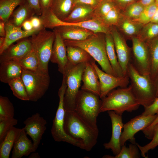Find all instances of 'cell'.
<instances>
[{
	"instance_id": "obj_4",
	"label": "cell",
	"mask_w": 158,
	"mask_h": 158,
	"mask_svg": "<svg viewBox=\"0 0 158 158\" xmlns=\"http://www.w3.org/2000/svg\"><path fill=\"white\" fill-rule=\"evenodd\" d=\"M132 91L141 105L144 108L150 105L157 98L154 82L150 75L140 74L130 63L127 72Z\"/></svg>"
},
{
	"instance_id": "obj_23",
	"label": "cell",
	"mask_w": 158,
	"mask_h": 158,
	"mask_svg": "<svg viewBox=\"0 0 158 158\" xmlns=\"http://www.w3.org/2000/svg\"><path fill=\"white\" fill-rule=\"evenodd\" d=\"M24 128L20 132L13 145L11 158H21L35 152L33 143L27 137Z\"/></svg>"
},
{
	"instance_id": "obj_42",
	"label": "cell",
	"mask_w": 158,
	"mask_h": 158,
	"mask_svg": "<svg viewBox=\"0 0 158 158\" xmlns=\"http://www.w3.org/2000/svg\"><path fill=\"white\" fill-rule=\"evenodd\" d=\"M152 140L149 143L144 146H141L136 143L140 150L141 155L143 157H145V154L150 150L154 149L158 146V125L156 127L152 139Z\"/></svg>"
},
{
	"instance_id": "obj_49",
	"label": "cell",
	"mask_w": 158,
	"mask_h": 158,
	"mask_svg": "<svg viewBox=\"0 0 158 158\" xmlns=\"http://www.w3.org/2000/svg\"><path fill=\"white\" fill-rule=\"evenodd\" d=\"M53 0H40L42 13L50 8Z\"/></svg>"
},
{
	"instance_id": "obj_15",
	"label": "cell",
	"mask_w": 158,
	"mask_h": 158,
	"mask_svg": "<svg viewBox=\"0 0 158 158\" xmlns=\"http://www.w3.org/2000/svg\"><path fill=\"white\" fill-rule=\"evenodd\" d=\"M23 123L25 125L24 129L26 134L32 138L36 151L46 129L47 121L37 113L27 118Z\"/></svg>"
},
{
	"instance_id": "obj_2",
	"label": "cell",
	"mask_w": 158,
	"mask_h": 158,
	"mask_svg": "<svg viewBox=\"0 0 158 158\" xmlns=\"http://www.w3.org/2000/svg\"><path fill=\"white\" fill-rule=\"evenodd\" d=\"M105 34L102 32L94 33L87 39L81 41L63 40L66 46L78 47L85 50L97 62L102 71L109 74L116 76L107 56Z\"/></svg>"
},
{
	"instance_id": "obj_51",
	"label": "cell",
	"mask_w": 158,
	"mask_h": 158,
	"mask_svg": "<svg viewBox=\"0 0 158 158\" xmlns=\"http://www.w3.org/2000/svg\"><path fill=\"white\" fill-rule=\"evenodd\" d=\"M138 2L145 7L155 3V0H139Z\"/></svg>"
},
{
	"instance_id": "obj_46",
	"label": "cell",
	"mask_w": 158,
	"mask_h": 158,
	"mask_svg": "<svg viewBox=\"0 0 158 158\" xmlns=\"http://www.w3.org/2000/svg\"><path fill=\"white\" fill-rule=\"evenodd\" d=\"M26 0L30 6L34 10L36 15L39 16L42 14L40 0Z\"/></svg>"
},
{
	"instance_id": "obj_19",
	"label": "cell",
	"mask_w": 158,
	"mask_h": 158,
	"mask_svg": "<svg viewBox=\"0 0 158 158\" xmlns=\"http://www.w3.org/2000/svg\"><path fill=\"white\" fill-rule=\"evenodd\" d=\"M5 41L3 47L0 49V54L15 42L30 36L41 29L34 28L30 31L22 30L21 28L15 26L9 19L5 23Z\"/></svg>"
},
{
	"instance_id": "obj_8",
	"label": "cell",
	"mask_w": 158,
	"mask_h": 158,
	"mask_svg": "<svg viewBox=\"0 0 158 158\" xmlns=\"http://www.w3.org/2000/svg\"><path fill=\"white\" fill-rule=\"evenodd\" d=\"M21 77L29 101H37L44 95L48 88L50 81L49 73L38 70L34 71L23 69Z\"/></svg>"
},
{
	"instance_id": "obj_11",
	"label": "cell",
	"mask_w": 158,
	"mask_h": 158,
	"mask_svg": "<svg viewBox=\"0 0 158 158\" xmlns=\"http://www.w3.org/2000/svg\"><path fill=\"white\" fill-rule=\"evenodd\" d=\"M122 16L121 10L112 0H101L94 12V18L109 27L116 26Z\"/></svg>"
},
{
	"instance_id": "obj_56",
	"label": "cell",
	"mask_w": 158,
	"mask_h": 158,
	"mask_svg": "<svg viewBox=\"0 0 158 158\" xmlns=\"http://www.w3.org/2000/svg\"><path fill=\"white\" fill-rule=\"evenodd\" d=\"M5 41V37H0V49H1L3 46Z\"/></svg>"
},
{
	"instance_id": "obj_40",
	"label": "cell",
	"mask_w": 158,
	"mask_h": 158,
	"mask_svg": "<svg viewBox=\"0 0 158 158\" xmlns=\"http://www.w3.org/2000/svg\"><path fill=\"white\" fill-rule=\"evenodd\" d=\"M158 6L154 3L145 7L139 17L136 20L144 25L151 22L154 14Z\"/></svg>"
},
{
	"instance_id": "obj_5",
	"label": "cell",
	"mask_w": 158,
	"mask_h": 158,
	"mask_svg": "<svg viewBox=\"0 0 158 158\" xmlns=\"http://www.w3.org/2000/svg\"><path fill=\"white\" fill-rule=\"evenodd\" d=\"M92 92L81 90L77 96L74 112L90 126L98 128L97 118L100 113L102 101Z\"/></svg>"
},
{
	"instance_id": "obj_44",
	"label": "cell",
	"mask_w": 158,
	"mask_h": 158,
	"mask_svg": "<svg viewBox=\"0 0 158 158\" xmlns=\"http://www.w3.org/2000/svg\"><path fill=\"white\" fill-rule=\"evenodd\" d=\"M158 111V97L149 106L145 108L142 114L145 116L154 115Z\"/></svg>"
},
{
	"instance_id": "obj_52",
	"label": "cell",
	"mask_w": 158,
	"mask_h": 158,
	"mask_svg": "<svg viewBox=\"0 0 158 158\" xmlns=\"http://www.w3.org/2000/svg\"><path fill=\"white\" fill-rule=\"evenodd\" d=\"M5 23L3 21L0 20V36L5 37L6 32L5 28Z\"/></svg>"
},
{
	"instance_id": "obj_50",
	"label": "cell",
	"mask_w": 158,
	"mask_h": 158,
	"mask_svg": "<svg viewBox=\"0 0 158 158\" xmlns=\"http://www.w3.org/2000/svg\"><path fill=\"white\" fill-rule=\"evenodd\" d=\"M22 27L24 30L25 31H30L34 29L30 20L25 21Z\"/></svg>"
},
{
	"instance_id": "obj_57",
	"label": "cell",
	"mask_w": 158,
	"mask_h": 158,
	"mask_svg": "<svg viewBox=\"0 0 158 158\" xmlns=\"http://www.w3.org/2000/svg\"><path fill=\"white\" fill-rule=\"evenodd\" d=\"M155 3L158 6V0H155Z\"/></svg>"
},
{
	"instance_id": "obj_27",
	"label": "cell",
	"mask_w": 158,
	"mask_h": 158,
	"mask_svg": "<svg viewBox=\"0 0 158 158\" xmlns=\"http://www.w3.org/2000/svg\"><path fill=\"white\" fill-rule=\"evenodd\" d=\"M68 62L74 66L95 61L85 50L78 47L66 46Z\"/></svg>"
},
{
	"instance_id": "obj_26",
	"label": "cell",
	"mask_w": 158,
	"mask_h": 158,
	"mask_svg": "<svg viewBox=\"0 0 158 158\" xmlns=\"http://www.w3.org/2000/svg\"><path fill=\"white\" fill-rule=\"evenodd\" d=\"M35 14L34 10L26 1L14 10L9 20L16 27L21 28L24 23L30 20Z\"/></svg>"
},
{
	"instance_id": "obj_20",
	"label": "cell",
	"mask_w": 158,
	"mask_h": 158,
	"mask_svg": "<svg viewBox=\"0 0 158 158\" xmlns=\"http://www.w3.org/2000/svg\"><path fill=\"white\" fill-rule=\"evenodd\" d=\"M53 30L56 31L63 40H83L94 33L90 30L71 25L59 26Z\"/></svg>"
},
{
	"instance_id": "obj_14",
	"label": "cell",
	"mask_w": 158,
	"mask_h": 158,
	"mask_svg": "<svg viewBox=\"0 0 158 158\" xmlns=\"http://www.w3.org/2000/svg\"><path fill=\"white\" fill-rule=\"evenodd\" d=\"M111 33L114 40L118 62L124 75H126L127 68L130 62L131 49L127 45L125 37L115 26L111 27Z\"/></svg>"
},
{
	"instance_id": "obj_37",
	"label": "cell",
	"mask_w": 158,
	"mask_h": 158,
	"mask_svg": "<svg viewBox=\"0 0 158 158\" xmlns=\"http://www.w3.org/2000/svg\"><path fill=\"white\" fill-rule=\"evenodd\" d=\"M19 61L23 69L34 71L38 69V59L35 53L32 49Z\"/></svg>"
},
{
	"instance_id": "obj_33",
	"label": "cell",
	"mask_w": 158,
	"mask_h": 158,
	"mask_svg": "<svg viewBox=\"0 0 158 158\" xmlns=\"http://www.w3.org/2000/svg\"><path fill=\"white\" fill-rule=\"evenodd\" d=\"M8 84L15 96L22 100L29 101L25 86L21 77L11 80Z\"/></svg>"
},
{
	"instance_id": "obj_22",
	"label": "cell",
	"mask_w": 158,
	"mask_h": 158,
	"mask_svg": "<svg viewBox=\"0 0 158 158\" xmlns=\"http://www.w3.org/2000/svg\"><path fill=\"white\" fill-rule=\"evenodd\" d=\"M95 7L82 4L74 5L72 11L68 16L63 21L74 23L87 21L94 18Z\"/></svg>"
},
{
	"instance_id": "obj_39",
	"label": "cell",
	"mask_w": 158,
	"mask_h": 158,
	"mask_svg": "<svg viewBox=\"0 0 158 158\" xmlns=\"http://www.w3.org/2000/svg\"><path fill=\"white\" fill-rule=\"evenodd\" d=\"M136 143H131L128 147L125 145L121 146L119 153L115 155V158H138L140 154Z\"/></svg>"
},
{
	"instance_id": "obj_28",
	"label": "cell",
	"mask_w": 158,
	"mask_h": 158,
	"mask_svg": "<svg viewBox=\"0 0 158 158\" xmlns=\"http://www.w3.org/2000/svg\"><path fill=\"white\" fill-rule=\"evenodd\" d=\"M105 40L107 56L114 71L117 76H124L117 59L114 40L111 31L105 34Z\"/></svg>"
},
{
	"instance_id": "obj_16",
	"label": "cell",
	"mask_w": 158,
	"mask_h": 158,
	"mask_svg": "<svg viewBox=\"0 0 158 158\" xmlns=\"http://www.w3.org/2000/svg\"><path fill=\"white\" fill-rule=\"evenodd\" d=\"M18 41L17 43L12 44L0 54V63L11 60L19 61L31 50V43L29 38Z\"/></svg>"
},
{
	"instance_id": "obj_25",
	"label": "cell",
	"mask_w": 158,
	"mask_h": 158,
	"mask_svg": "<svg viewBox=\"0 0 158 158\" xmlns=\"http://www.w3.org/2000/svg\"><path fill=\"white\" fill-rule=\"evenodd\" d=\"M143 25L138 21L122 16L115 26L123 36L131 39L138 35Z\"/></svg>"
},
{
	"instance_id": "obj_3",
	"label": "cell",
	"mask_w": 158,
	"mask_h": 158,
	"mask_svg": "<svg viewBox=\"0 0 158 158\" xmlns=\"http://www.w3.org/2000/svg\"><path fill=\"white\" fill-rule=\"evenodd\" d=\"M102 101L100 113L112 110L121 115L124 111L131 112L141 105L133 93L130 85L113 90Z\"/></svg>"
},
{
	"instance_id": "obj_31",
	"label": "cell",
	"mask_w": 158,
	"mask_h": 158,
	"mask_svg": "<svg viewBox=\"0 0 158 158\" xmlns=\"http://www.w3.org/2000/svg\"><path fill=\"white\" fill-rule=\"evenodd\" d=\"M150 59V76L154 81L158 73V37L147 43Z\"/></svg>"
},
{
	"instance_id": "obj_17",
	"label": "cell",
	"mask_w": 158,
	"mask_h": 158,
	"mask_svg": "<svg viewBox=\"0 0 158 158\" xmlns=\"http://www.w3.org/2000/svg\"><path fill=\"white\" fill-rule=\"evenodd\" d=\"M108 113L111 121L112 135L109 141L104 143L103 145L105 149H111L115 155L119 153L121 149L120 140L124 124L122 122L121 115L112 110L108 111Z\"/></svg>"
},
{
	"instance_id": "obj_45",
	"label": "cell",
	"mask_w": 158,
	"mask_h": 158,
	"mask_svg": "<svg viewBox=\"0 0 158 158\" xmlns=\"http://www.w3.org/2000/svg\"><path fill=\"white\" fill-rule=\"evenodd\" d=\"M139 0H112L114 3L120 9L123 11L129 5L137 2Z\"/></svg>"
},
{
	"instance_id": "obj_48",
	"label": "cell",
	"mask_w": 158,
	"mask_h": 158,
	"mask_svg": "<svg viewBox=\"0 0 158 158\" xmlns=\"http://www.w3.org/2000/svg\"><path fill=\"white\" fill-rule=\"evenodd\" d=\"M30 20L34 28L41 29L44 27L42 25L41 21L39 17L33 16Z\"/></svg>"
},
{
	"instance_id": "obj_29",
	"label": "cell",
	"mask_w": 158,
	"mask_h": 158,
	"mask_svg": "<svg viewBox=\"0 0 158 158\" xmlns=\"http://www.w3.org/2000/svg\"><path fill=\"white\" fill-rule=\"evenodd\" d=\"M74 6L73 0H53L50 8L57 18L63 21L69 15Z\"/></svg>"
},
{
	"instance_id": "obj_10",
	"label": "cell",
	"mask_w": 158,
	"mask_h": 158,
	"mask_svg": "<svg viewBox=\"0 0 158 158\" xmlns=\"http://www.w3.org/2000/svg\"><path fill=\"white\" fill-rule=\"evenodd\" d=\"M132 42L130 63L140 74L150 75V59L147 43L137 36L131 38Z\"/></svg>"
},
{
	"instance_id": "obj_36",
	"label": "cell",
	"mask_w": 158,
	"mask_h": 158,
	"mask_svg": "<svg viewBox=\"0 0 158 158\" xmlns=\"http://www.w3.org/2000/svg\"><path fill=\"white\" fill-rule=\"evenodd\" d=\"M14 109L13 104L6 97L0 96V121L14 118Z\"/></svg>"
},
{
	"instance_id": "obj_18",
	"label": "cell",
	"mask_w": 158,
	"mask_h": 158,
	"mask_svg": "<svg viewBox=\"0 0 158 158\" xmlns=\"http://www.w3.org/2000/svg\"><path fill=\"white\" fill-rule=\"evenodd\" d=\"M53 30L55 33V38L50 61L57 64L58 71L63 74L68 61L66 46L59 34L56 30Z\"/></svg>"
},
{
	"instance_id": "obj_41",
	"label": "cell",
	"mask_w": 158,
	"mask_h": 158,
	"mask_svg": "<svg viewBox=\"0 0 158 158\" xmlns=\"http://www.w3.org/2000/svg\"><path fill=\"white\" fill-rule=\"evenodd\" d=\"M18 123V120L14 118L0 121V143L12 127Z\"/></svg>"
},
{
	"instance_id": "obj_55",
	"label": "cell",
	"mask_w": 158,
	"mask_h": 158,
	"mask_svg": "<svg viewBox=\"0 0 158 158\" xmlns=\"http://www.w3.org/2000/svg\"><path fill=\"white\" fill-rule=\"evenodd\" d=\"M36 152V151H35ZM33 152L29 156V158H40V157L38 152Z\"/></svg>"
},
{
	"instance_id": "obj_32",
	"label": "cell",
	"mask_w": 158,
	"mask_h": 158,
	"mask_svg": "<svg viewBox=\"0 0 158 158\" xmlns=\"http://www.w3.org/2000/svg\"><path fill=\"white\" fill-rule=\"evenodd\" d=\"M26 1V0H0V20L5 23L16 8Z\"/></svg>"
},
{
	"instance_id": "obj_30",
	"label": "cell",
	"mask_w": 158,
	"mask_h": 158,
	"mask_svg": "<svg viewBox=\"0 0 158 158\" xmlns=\"http://www.w3.org/2000/svg\"><path fill=\"white\" fill-rule=\"evenodd\" d=\"M22 129L13 126L0 143V158H9L14 143Z\"/></svg>"
},
{
	"instance_id": "obj_9",
	"label": "cell",
	"mask_w": 158,
	"mask_h": 158,
	"mask_svg": "<svg viewBox=\"0 0 158 158\" xmlns=\"http://www.w3.org/2000/svg\"><path fill=\"white\" fill-rule=\"evenodd\" d=\"M66 87V77L65 75H63L62 83L58 92L59 105L53 120L51 133L55 141L65 142L78 147V143L66 133L64 129L65 110L63 99Z\"/></svg>"
},
{
	"instance_id": "obj_43",
	"label": "cell",
	"mask_w": 158,
	"mask_h": 158,
	"mask_svg": "<svg viewBox=\"0 0 158 158\" xmlns=\"http://www.w3.org/2000/svg\"><path fill=\"white\" fill-rule=\"evenodd\" d=\"M157 116L152 123L142 131L147 139H152L155 130L158 125V111Z\"/></svg>"
},
{
	"instance_id": "obj_53",
	"label": "cell",
	"mask_w": 158,
	"mask_h": 158,
	"mask_svg": "<svg viewBox=\"0 0 158 158\" xmlns=\"http://www.w3.org/2000/svg\"><path fill=\"white\" fill-rule=\"evenodd\" d=\"M151 22L158 23V6L154 14Z\"/></svg>"
},
{
	"instance_id": "obj_24",
	"label": "cell",
	"mask_w": 158,
	"mask_h": 158,
	"mask_svg": "<svg viewBox=\"0 0 158 158\" xmlns=\"http://www.w3.org/2000/svg\"><path fill=\"white\" fill-rule=\"evenodd\" d=\"M23 70L18 61L11 60L1 63L0 80L8 84L11 80L21 77Z\"/></svg>"
},
{
	"instance_id": "obj_54",
	"label": "cell",
	"mask_w": 158,
	"mask_h": 158,
	"mask_svg": "<svg viewBox=\"0 0 158 158\" xmlns=\"http://www.w3.org/2000/svg\"><path fill=\"white\" fill-rule=\"evenodd\" d=\"M155 87L157 98L158 97V73L154 81Z\"/></svg>"
},
{
	"instance_id": "obj_34",
	"label": "cell",
	"mask_w": 158,
	"mask_h": 158,
	"mask_svg": "<svg viewBox=\"0 0 158 158\" xmlns=\"http://www.w3.org/2000/svg\"><path fill=\"white\" fill-rule=\"evenodd\" d=\"M158 35V23L150 22L143 25L137 36L146 43L154 39Z\"/></svg>"
},
{
	"instance_id": "obj_13",
	"label": "cell",
	"mask_w": 158,
	"mask_h": 158,
	"mask_svg": "<svg viewBox=\"0 0 158 158\" xmlns=\"http://www.w3.org/2000/svg\"><path fill=\"white\" fill-rule=\"evenodd\" d=\"M91 62L98 75L100 85V98L102 99L106 97L110 91L116 87H127L130 79L127 75L121 77L116 76L108 74L101 70L95 63Z\"/></svg>"
},
{
	"instance_id": "obj_6",
	"label": "cell",
	"mask_w": 158,
	"mask_h": 158,
	"mask_svg": "<svg viewBox=\"0 0 158 158\" xmlns=\"http://www.w3.org/2000/svg\"><path fill=\"white\" fill-rule=\"evenodd\" d=\"M32 49L36 54L39 61L37 70L49 73L48 63L51 55L55 33L43 27L30 37Z\"/></svg>"
},
{
	"instance_id": "obj_35",
	"label": "cell",
	"mask_w": 158,
	"mask_h": 158,
	"mask_svg": "<svg viewBox=\"0 0 158 158\" xmlns=\"http://www.w3.org/2000/svg\"><path fill=\"white\" fill-rule=\"evenodd\" d=\"M43 26L53 30L56 27L61 25L62 21L54 15L49 8L39 16Z\"/></svg>"
},
{
	"instance_id": "obj_21",
	"label": "cell",
	"mask_w": 158,
	"mask_h": 158,
	"mask_svg": "<svg viewBox=\"0 0 158 158\" xmlns=\"http://www.w3.org/2000/svg\"><path fill=\"white\" fill-rule=\"evenodd\" d=\"M82 81L83 83L82 90L92 92L100 96V87L99 78L91 63H85Z\"/></svg>"
},
{
	"instance_id": "obj_38",
	"label": "cell",
	"mask_w": 158,
	"mask_h": 158,
	"mask_svg": "<svg viewBox=\"0 0 158 158\" xmlns=\"http://www.w3.org/2000/svg\"><path fill=\"white\" fill-rule=\"evenodd\" d=\"M145 7L138 2L127 6L121 11L122 16L130 19L135 20L140 16Z\"/></svg>"
},
{
	"instance_id": "obj_12",
	"label": "cell",
	"mask_w": 158,
	"mask_h": 158,
	"mask_svg": "<svg viewBox=\"0 0 158 158\" xmlns=\"http://www.w3.org/2000/svg\"><path fill=\"white\" fill-rule=\"evenodd\" d=\"M157 116L154 115L145 116L141 114L131 119L124 124L123 130L121 135L120 142L121 146L125 145L127 140L131 143H135V135L149 126Z\"/></svg>"
},
{
	"instance_id": "obj_7",
	"label": "cell",
	"mask_w": 158,
	"mask_h": 158,
	"mask_svg": "<svg viewBox=\"0 0 158 158\" xmlns=\"http://www.w3.org/2000/svg\"><path fill=\"white\" fill-rule=\"evenodd\" d=\"M85 66V63L74 66L68 61L63 74L66 76L67 84L63 99L65 111L74 110Z\"/></svg>"
},
{
	"instance_id": "obj_1",
	"label": "cell",
	"mask_w": 158,
	"mask_h": 158,
	"mask_svg": "<svg viewBox=\"0 0 158 158\" xmlns=\"http://www.w3.org/2000/svg\"><path fill=\"white\" fill-rule=\"evenodd\" d=\"M64 129L66 133L75 140L81 149L90 151L97 143L98 128L90 126L74 111H65Z\"/></svg>"
},
{
	"instance_id": "obj_47",
	"label": "cell",
	"mask_w": 158,
	"mask_h": 158,
	"mask_svg": "<svg viewBox=\"0 0 158 158\" xmlns=\"http://www.w3.org/2000/svg\"><path fill=\"white\" fill-rule=\"evenodd\" d=\"M101 0H73L74 4H82L89 5L96 7Z\"/></svg>"
}]
</instances>
